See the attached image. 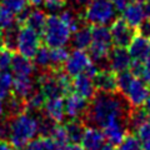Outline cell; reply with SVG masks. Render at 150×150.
<instances>
[{
	"mask_svg": "<svg viewBox=\"0 0 150 150\" xmlns=\"http://www.w3.org/2000/svg\"><path fill=\"white\" fill-rule=\"evenodd\" d=\"M130 105L119 91L101 93L96 91L89 101L86 112L81 120L85 125L104 128L105 125L116 120H126L130 111Z\"/></svg>",
	"mask_w": 150,
	"mask_h": 150,
	"instance_id": "cell-1",
	"label": "cell"
},
{
	"mask_svg": "<svg viewBox=\"0 0 150 150\" xmlns=\"http://www.w3.org/2000/svg\"><path fill=\"white\" fill-rule=\"evenodd\" d=\"M9 120L8 142L15 150H21L38 135V120L31 112L23 111Z\"/></svg>",
	"mask_w": 150,
	"mask_h": 150,
	"instance_id": "cell-2",
	"label": "cell"
},
{
	"mask_svg": "<svg viewBox=\"0 0 150 150\" xmlns=\"http://www.w3.org/2000/svg\"><path fill=\"white\" fill-rule=\"evenodd\" d=\"M115 18L116 9L110 0H89L85 4L83 19L88 25H108Z\"/></svg>",
	"mask_w": 150,
	"mask_h": 150,
	"instance_id": "cell-3",
	"label": "cell"
},
{
	"mask_svg": "<svg viewBox=\"0 0 150 150\" xmlns=\"http://www.w3.org/2000/svg\"><path fill=\"white\" fill-rule=\"evenodd\" d=\"M43 41L48 48H56V46H65L71 36V31L64 24L58 14H50L46 16L44 29L41 31Z\"/></svg>",
	"mask_w": 150,
	"mask_h": 150,
	"instance_id": "cell-4",
	"label": "cell"
},
{
	"mask_svg": "<svg viewBox=\"0 0 150 150\" xmlns=\"http://www.w3.org/2000/svg\"><path fill=\"white\" fill-rule=\"evenodd\" d=\"M41 45L40 34H38L35 30L26 25H21L19 28L18 39H16V48L18 53L25 56L28 59L34 58L35 53Z\"/></svg>",
	"mask_w": 150,
	"mask_h": 150,
	"instance_id": "cell-5",
	"label": "cell"
},
{
	"mask_svg": "<svg viewBox=\"0 0 150 150\" xmlns=\"http://www.w3.org/2000/svg\"><path fill=\"white\" fill-rule=\"evenodd\" d=\"M91 63L93 60L90 59V56L85 50L74 49L71 53H69L68 58L63 65V69L70 76H75V75L85 71L88 65Z\"/></svg>",
	"mask_w": 150,
	"mask_h": 150,
	"instance_id": "cell-6",
	"label": "cell"
},
{
	"mask_svg": "<svg viewBox=\"0 0 150 150\" xmlns=\"http://www.w3.org/2000/svg\"><path fill=\"white\" fill-rule=\"evenodd\" d=\"M150 95V86L142 78H134L128 90L125 91L124 98L131 108L143 106L145 100Z\"/></svg>",
	"mask_w": 150,
	"mask_h": 150,
	"instance_id": "cell-7",
	"label": "cell"
},
{
	"mask_svg": "<svg viewBox=\"0 0 150 150\" xmlns=\"http://www.w3.org/2000/svg\"><path fill=\"white\" fill-rule=\"evenodd\" d=\"M110 34L112 39V45L115 46H126L129 45L130 40L135 34V29L126 24L123 18H115L110 23Z\"/></svg>",
	"mask_w": 150,
	"mask_h": 150,
	"instance_id": "cell-8",
	"label": "cell"
},
{
	"mask_svg": "<svg viewBox=\"0 0 150 150\" xmlns=\"http://www.w3.org/2000/svg\"><path fill=\"white\" fill-rule=\"evenodd\" d=\"M64 100V111L65 115L69 116L70 119H81L84 114L86 112L89 106V100L84 99L83 96L78 95L76 93H69L65 95Z\"/></svg>",
	"mask_w": 150,
	"mask_h": 150,
	"instance_id": "cell-9",
	"label": "cell"
},
{
	"mask_svg": "<svg viewBox=\"0 0 150 150\" xmlns=\"http://www.w3.org/2000/svg\"><path fill=\"white\" fill-rule=\"evenodd\" d=\"M131 60L128 49L124 46H115L111 48L108 56V67L114 73H120L129 69Z\"/></svg>",
	"mask_w": 150,
	"mask_h": 150,
	"instance_id": "cell-10",
	"label": "cell"
},
{
	"mask_svg": "<svg viewBox=\"0 0 150 150\" xmlns=\"http://www.w3.org/2000/svg\"><path fill=\"white\" fill-rule=\"evenodd\" d=\"M126 49H128L133 60L144 62L150 55V39L146 36H143L139 33H135Z\"/></svg>",
	"mask_w": 150,
	"mask_h": 150,
	"instance_id": "cell-11",
	"label": "cell"
},
{
	"mask_svg": "<svg viewBox=\"0 0 150 150\" xmlns=\"http://www.w3.org/2000/svg\"><path fill=\"white\" fill-rule=\"evenodd\" d=\"M93 83L96 91L101 93H114L116 90V73H114L109 68L99 69L94 75Z\"/></svg>",
	"mask_w": 150,
	"mask_h": 150,
	"instance_id": "cell-12",
	"label": "cell"
},
{
	"mask_svg": "<svg viewBox=\"0 0 150 150\" xmlns=\"http://www.w3.org/2000/svg\"><path fill=\"white\" fill-rule=\"evenodd\" d=\"M71 91L76 93L78 95L83 96L84 99L90 101L93 96L96 94V89L94 86L93 78L88 76L86 74H78L71 79Z\"/></svg>",
	"mask_w": 150,
	"mask_h": 150,
	"instance_id": "cell-13",
	"label": "cell"
},
{
	"mask_svg": "<svg viewBox=\"0 0 150 150\" xmlns=\"http://www.w3.org/2000/svg\"><path fill=\"white\" fill-rule=\"evenodd\" d=\"M128 121L126 120H116L112 123L105 125L103 128V134L105 137V140L108 143L112 144L114 146H116L123 138L128 134Z\"/></svg>",
	"mask_w": 150,
	"mask_h": 150,
	"instance_id": "cell-14",
	"label": "cell"
},
{
	"mask_svg": "<svg viewBox=\"0 0 150 150\" xmlns=\"http://www.w3.org/2000/svg\"><path fill=\"white\" fill-rule=\"evenodd\" d=\"M106 142L103 130L98 126H85L84 135L81 139V146L85 150H99Z\"/></svg>",
	"mask_w": 150,
	"mask_h": 150,
	"instance_id": "cell-15",
	"label": "cell"
},
{
	"mask_svg": "<svg viewBox=\"0 0 150 150\" xmlns=\"http://www.w3.org/2000/svg\"><path fill=\"white\" fill-rule=\"evenodd\" d=\"M44 115H46L55 123L62 124L65 119V111H64V99L63 96L58 98H50L46 99L44 103L43 110H41Z\"/></svg>",
	"mask_w": 150,
	"mask_h": 150,
	"instance_id": "cell-16",
	"label": "cell"
},
{
	"mask_svg": "<svg viewBox=\"0 0 150 150\" xmlns=\"http://www.w3.org/2000/svg\"><path fill=\"white\" fill-rule=\"evenodd\" d=\"M36 83L31 76H15L13 79L10 95L20 100H25L35 89Z\"/></svg>",
	"mask_w": 150,
	"mask_h": 150,
	"instance_id": "cell-17",
	"label": "cell"
},
{
	"mask_svg": "<svg viewBox=\"0 0 150 150\" xmlns=\"http://www.w3.org/2000/svg\"><path fill=\"white\" fill-rule=\"evenodd\" d=\"M121 13H123V19L126 21V24L130 25L133 29H137L145 19L143 3L139 1L129 3Z\"/></svg>",
	"mask_w": 150,
	"mask_h": 150,
	"instance_id": "cell-18",
	"label": "cell"
},
{
	"mask_svg": "<svg viewBox=\"0 0 150 150\" xmlns=\"http://www.w3.org/2000/svg\"><path fill=\"white\" fill-rule=\"evenodd\" d=\"M10 68L15 76H31L36 69L31 59H28L20 54H14Z\"/></svg>",
	"mask_w": 150,
	"mask_h": 150,
	"instance_id": "cell-19",
	"label": "cell"
},
{
	"mask_svg": "<svg viewBox=\"0 0 150 150\" xmlns=\"http://www.w3.org/2000/svg\"><path fill=\"white\" fill-rule=\"evenodd\" d=\"M73 33L74 34L73 36H70V40H71V45L74 46V49L86 50L89 48V45L91 44V39H93L91 26L88 24H83Z\"/></svg>",
	"mask_w": 150,
	"mask_h": 150,
	"instance_id": "cell-20",
	"label": "cell"
},
{
	"mask_svg": "<svg viewBox=\"0 0 150 150\" xmlns=\"http://www.w3.org/2000/svg\"><path fill=\"white\" fill-rule=\"evenodd\" d=\"M85 124L81 119H70L64 124V129L68 137V142L71 144H80L84 130H85Z\"/></svg>",
	"mask_w": 150,
	"mask_h": 150,
	"instance_id": "cell-21",
	"label": "cell"
},
{
	"mask_svg": "<svg viewBox=\"0 0 150 150\" xmlns=\"http://www.w3.org/2000/svg\"><path fill=\"white\" fill-rule=\"evenodd\" d=\"M46 13L44 10H40V9H33L29 11L28 16L24 21V25L31 28L33 30H35L38 34H41V31L44 29L45 21H46Z\"/></svg>",
	"mask_w": 150,
	"mask_h": 150,
	"instance_id": "cell-22",
	"label": "cell"
},
{
	"mask_svg": "<svg viewBox=\"0 0 150 150\" xmlns=\"http://www.w3.org/2000/svg\"><path fill=\"white\" fill-rule=\"evenodd\" d=\"M46 100L45 95L43 94V91L40 89H34L31 91V94L24 100V105H25V111L28 112H40L43 110V106H44V103Z\"/></svg>",
	"mask_w": 150,
	"mask_h": 150,
	"instance_id": "cell-23",
	"label": "cell"
},
{
	"mask_svg": "<svg viewBox=\"0 0 150 150\" xmlns=\"http://www.w3.org/2000/svg\"><path fill=\"white\" fill-rule=\"evenodd\" d=\"M91 43L112 46V39L110 29L106 25H94L91 26Z\"/></svg>",
	"mask_w": 150,
	"mask_h": 150,
	"instance_id": "cell-24",
	"label": "cell"
},
{
	"mask_svg": "<svg viewBox=\"0 0 150 150\" xmlns=\"http://www.w3.org/2000/svg\"><path fill=\"white\" fill-rule=\"evenodd\" d=\"M60 19L64 21V24L69 28L70 31H75L79 26H81L84 23L83 15H80L79 13H76L73 9H64L63 11H60Z\"/></svg>",
	"mask_w": 150,
	"mask_h": 150,
	"instance_id": "cell-25",
	"label": "cell"
},
{
	"mask_svg": "<svg viewBox=\"0 0 150 150\" xmlns=\"http://www.w3.org/2000/svg\"><path fill=\"white\" fill-rule=\"evenodd\" d=\"M33 63H34L35 68H39L40 71L51 69V63H50V48L46 45H40L35 53L34 58H33Z\"/></svg>",
	"mask_w": 150,
	"mask_h": 150,
	"instance_id": "cell-26",
	"label": "cell"
},
{
	"mask_svg": "<svg viewBox=\"0 0 150 150\" xmlns=\"http://www.w3.org/2000/svg\"><path fill=\"white\" fill-rule=\"evenodd\" d=\"M149 118L146 112L144 111L142 106H135L130 108V111L128 114V129L129 130H135L139 125H142L144 121H146Z\"/></svg>",
	"mask_w": 150,
	"mask_h": 150,
	"instance_id": "cell-27",
	"label": "cell"
},
{
	"mask_svg": "<svg viewBox=\"0 0 150 150\" xmlns=\"http://www.w3.org/2000/svg\"><path fill=\"white\" fill-rule=\"evenodd\" d=\"M56 145L50 137H40L31 139L29 143L25 145L24 150H55Z\"/></svg>",
	"mask_w": 150,
	"mask_h": 150,
	"instance_id": "cell-28",
	"label": "cell"
},
{
	"mask_svg": "<svg viewBox=\"0 0 150 150\" xmlns=\"http://www.w3.org/2000/svg\"><path fill=\"white\" fill-rule=\"evenodd\" d=\"M69 55V51L65 46H56V48H50V63L51 69L63 68Z\"/></svg>",
	"mask_w": 150,
	"mask_h": 150,
	"instance_id": "cell-29",
	"label": "cell"
},
{
	"mask_svg": "<svg viewBox=\"0 0 150 150\" xmlns=\"http://www.w3.org/2000/svg\"><path fill=\"white\" fill-rule=\"evenodd\" d=\"M19 28L20 25L15 21L13 25H10L6 29H4V46L10 50H15L16 48V39H18V33H19Z\"/></svg>",
	"mask_w": 150,
	"mask_h": 150,
	"instance_id": "cell-30",
	"label": "cell"
},
{
	"mask_svg": "<svg viewBox=\"0 0 150 150\" xmlns=\"http://www.w3.org/2000/svg\"><path fill=\"white\" fill-rule=\"evenodd\" d=\"M13 74L6 71L0 73V99H6L10 95L11 91V85H13Z\"/></svg>",
	"mask_w": 150,
	"mask_h": 150,
	"instance_id": "cell-31",
	"label": "cell"
},
{
	"mask_svg": "<svg viewBox=\"0 0 150 150\" xmlns=\"http://www.w3.org/2000/svg\"><path fill=\"white\" fill-rule=\"evenodd\" d=\"M134 78L135 76L129 71V70H124V71L116 73V90H118L121 95H124Z\"/></svg>",
	"mask_w": 150,
	"mask_h": 150,
	"instance_id": "cell-32",
	"label": "cell"
},
{
	"mask_svg": "<svg viewBox=\"0 0 150 150\" xmlns=\"http://www.w3.org/2000/svg\"><path fill=\"white\" fill-rule=\"evenodd\" d=\"M115 150H142V144L134 134L128 133L123 138V140L116 145Z\"/></svg>",
	"mask_w": 150,
	"mask_h": 150,
	"instance_id": "cell-33",
	"label": "cell"
},
{
	"mask_svg": "<svg viewBox=\"0 0 150 150\" xmlns=\"http://www.w3.org/2000/svg\"><path fill=\"white\" fill-rule=\"evenodd\" d=\"M0 3H1V6L11 11L14 15H16L18 13H20L21 10L29 6L28 0H0Z\"/></svg>",
	"mask_w": 150,
	"mask_h": 150,
	"instance_id": "cell-34",
	"label": "cell"
},
{
	"mask_svg": "<svg viewBox=\"0 0 150 150\" xmlns=\"http://www.w3.org/2000/svg\"><path fill=\"white\" fill-rule=\"evenodd\" d=\"M43 6L45 13L49 14H59L67 6V0H44Z\"/></svg>",
	"mask_w": 150,
	"mask_h": 150,
	"instance_id": "cell-35",
	"label": "cell"
},
{
	"mask_svg": "<svg viewBox=\"0 0 150 150\" xmlns=\"http://www.w3.org/2000/svg\"><path fill=\"white\" fill-rule=\"evenodd\" d=\"M14 51L3 46L0 48V71H6L11 67Z\"/></svg>",
	"mask_w": 150,
	"mask_h": 150,
	"instance_id": "cell-36",
	"label": "cell"
},
{
	"mask_svg": "<svg viewBox=\"0 0 150 150\" xmlns=\"http://www.w3.org/2000/svg\"><path fill=\"white\" fill-rule=\"evenodd\" d=\"M50 138L53 139V142L55 143V145H63V144H67L68 142V137H67V133H65V129H64V125L62 124H56V126L54 128L53 133H51Z\"/></svg>",
	"mask_w": 150,
	"mask_h": 150,
	"instance_id": "cell-37",
	"label": "cell"
},
{
	"mask_svg": "<svg viewBox=\"0 0 150 150\" xmlns=\"http://www.w3.org/2000/svg\"><path fill=\"white\" fill-rule=\"evenodd\" d=\"M15 23V15L8 9L0 5V29L4 30Z\"/></svg>",
	"mask_w": 150,
	"mask_h": 150,
	"instance_id": "cell-38",
	"label": "cell"
},
{
	"mask_svg": "<svg viewBox=\"0 0 150 150\" xmlns=\"http://www.w3.org/2000/svg\"><path fill=\"white\" fill-rule=\"evenodd\" d=\"M134 131H135V137L140 140V143L146 140L148 138H150V119L144 121V123L142 125H139Z\"/></svg>",
	"mask_w": 150,
	"mask_h": 150,
	"instance_id": "cell-39",
	"label": "cell"
},
{
	"mask_svg": "<svg viewBox=\"0 0 150 150\" xmlns=\"http://www.w3.org/2000/svg\"><path fill=\"white\" fill-rule=\"evenodd\" d=\"M142 79L150 86V55L143 62V73Z\"/></svg>",
	"mask_w": 150,
	"mask_h": 150,
	"instance_id": "cell-40",
	"label": "cell"
},
{
	"mask_svg": "<svg viewBox=\"0 0 150 150\" xmlns=\"http://www.w3.org/2000/svg\"><path fill=\"white\" fill-rule=\"evenodd\" d=\"M138 33L142 34L143 36H146L150 39V19H144L143 23L138 28Z\"/></svg>",
	"mask_w": 150,
	"mask_h": 150,
	"instance_id": "cell-41",
	"label": "cell"
},
{
	"mask_svg": "<svg viewBox=\"0 0 150 150\" xmlns=\"http://www.w3.org/2000/svg\"><path fill=\"white\" fill-rule=\"evenodd\" d=\"M110 1L114 4L116 11H123L124 8L129 4V0H110Z\"/></svg>",
	"mask_w": 150,
	"mask_h": 150,
	"instance_id": "cell-42",
	"label": "cell"
},
{
	"mask_svg": "<svg viewBox=\"0 0 150 150\" xmlns=\"http://www.w3.org/2000/svg\"><path fill=\"white\" fill-rule=\"evenodd\" d=\"M143 8H144V14H145V19H150V0H145L143 1Z\"/></svg>",
	"mask_w": 150,
	"mask_h": 150,
	"instance_id": "cell-43",
	"label": "cell"
},
{
	"mask_svg": "<svg viewBox=\"0 0 150 150\" xmlns=\"http://www.w3.org/2000/svg\"><path fill=\"white\" fill-rule=\"evenodd\" d=\"M0 150H15V149L6 140H0Z\"/></svg>",
	"mask_w": 150,
	"mask_h": 150,
	"instance_id": "cell-44",
	"label": "cell"
},
{
	"mask_svg": "<svg viewBox=\"0 0 150 150\" xmlns=\"http://www.w3.org/2000/svg\"><path fill=\"white\" fill-rule=\"evenodd\" d=\"M143 109H144V111L146 112V115H148V118L150 119V95L148 96V99L145 100V103L143 104Z\"/></svg>",
	"mask_w": 150,
	"mask_h": 150,
	"instance_id": "cell-45",
	"label": "cell"
},
{
	"mask_svg": "<svg viewBox=\"0 0 150 150\" xmlns=\"http://www.w3.org/2000/svg\"><path fill=\"white\" fill-rule=\"evenodd\" d=\"M5 118V109H4V100L0 99V121Z\"/></svg>",
	"mask_w": 150,
	"mask_h": 150,
	"instance_id": "cell-46",
	"label": "cell"
},
{
	"mask_svg": "<svg viewBox=\"0 0 150 150\" xmlns=\"http://www.w3.org/2000/svg\"><path fill=\"white\" fill-rule=\"evenodd\" d=\"M43 1H44V0H28V3H29V5L34 6V8L43 5Z\"/></svg>",
	"mask_w": 150,
	"mask_h": 150,
	"instance_id": "cell-47",
	"label": "cell"
},
{
	"mask_svg": "<svg viewBox=\"0 0 150 150\" xmlns=\"http://www.w3.org/2000/svg\"><path fill=\"white\" fill-rule=\"evenodd\" d=\"M140 144H142V150H150V138L144 140Z\"/></svg>",
	"mask_w": 150,
	"mask_h": 150,
	"instance_id": "cell-48",
	"label": "cell"
},
{
	"mask_svg": "<svg viewBox=\"0 0 150 150\" xmlns=\"http://www.w3.org/2000/svg\"><path fill=\"white\" fill-rule=\"evenodd\" d=\"M69 150H85L80 144H71L69 143Z\"/></svg>",
	"mask_w": 150,
	"mask_h": 150,
	"instance_id": "cell-49",
	"label": "cell"
},
{
	"mask_svg": "<svg viewBox=\"0 0 150 150\" xmlns=\"http://www.w3.org/2000/svg\"><path fill=\"white\" fill-rule=\"evenodd\" d=\"M71 3H74L76 6H85V4L89 1V0H70Z\"/></svg>",
	"mask_w": 150,
	"mask_h": 150,
	"instance_id": "cell-50",
	"label": "cell"
},
{
	"mask_svg": "<svg viewBox=\"0 0 150 150\" xmlns=\"http://www.w3.org/2000/svg\"><path fill=\"white\" fill-rule=\"evenodd\" d=\"M3 46H4V33L0 29V48H3Z\"/></svg>",
	"mask_w": 150,
	"mask_h": 150,
	"instance_id": "cell-51",
	"label": "cell"
},
{
	"mask_svg": "<svg viewBox=\"0 0 150 150\" xmlns=\"http://www.w3.org/2000/svg\"><path fill=\"white\" fill-rule=\"evenodd\" d=\"M133 1H139V3H143V1H145V0H133Z\"/></svg>",
	"mask_w": 150,
	"mask_h": 150,
	"instance_id": "cell-52",
	"label": "cell"
},
{
	"mask_svg": "<svg viewBox=\"0 0 150 150\" xmlns=\"http://www.w3.org/2000/svg\"><path fill=\"white\" fill-rule=\"evenodd\" d=\"M21 150H24V149H21Z\"/></svg>",
	"mask_w": 150,
	"mask_h": 150,
	"instance_id": "cell-53",
	"label": "cell"
}]
</instances>
